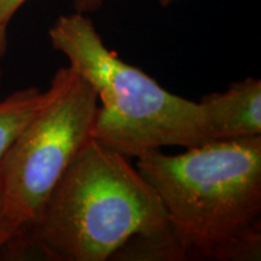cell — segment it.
Instances as JSON below:
<instances>
[{"label": "cell", "mask_w": 261, "mask_h": 261, "mask_svg": "<svg viewBox=\"0 0 261 261\" xmlns=\"http://www.w3.org/2000/svg\"><path fill=\"white\" fill-rule=\"evenodd\" d=\"M8 24L3 23L0 21V85H2V77H3V60H4L6 50H8Z\"/></svg>", "instance_id": "obj_10"}, {"label": "cell", "mask_w": 261, "mask_h": 261, "mask_svg": "<svg viewBox=\"0 0 261 261\" xmlns=\"http://www.w3.org/2000/svg\"><path fill=\"white\" fill-rule=\"evenodd\" d=\"M51 96V86L45 91L31 86L15 91L0 100V161L22 129L44 109Z\"/></svg>", "instance_id": "obj_6"}, {"label": "cell", "mask_w": 261, "mask_h": 261, "mask_svg": "<svg viewBox=\"0 0 261 261\" xmlns=\"http://www.w3.org/2000/svg\"><path fill=\"white\" fill-rule=\"evenodd\" d=\"M52 96L0 161V196L17 234L38 220L71 160L91 138L96 91L71 68L52 76Z\"/></svg>", "instance_id": "obj_4"}, {"label": "cell", "mask_w": 261, "mask_h": 261, "mask_svg": "<svg viewBox=\"0 0 261 261\" xmlns=\"http://www.w3.org/2000/svg\"><path fill=\"white\" fill-rule=\"evenodd\" d=\"M27 2L28 0H0V21L9 24L16 12Z\"/></svg>", "instance_id": "obj_8"}, {"label": "cell", "mask_w": 261, "mask_h": 261, "mask_svg": "<svg viewBox=\"0 0 261 261\" xmlns=\"http://www.w3.org/2000/svg\"><path fill=\"white\" fill-rule=\"evenodd\" d=\"M16 236H17V231L10 224L8 217H6L2 196H0V252Z\"/></svg>", "instance_id": "obj_7"}, {"label": "cell", "mask_w": 261, "mask_h": 261, "mask_svg": "<svg viewBox=\"0 0 261 261\" xmlns=\"http://www.w3.org/2000/svg\"><path fill=\"white\" fill-rule=\"evenodd\" d=\"M128 158L90 138L23 233L41 259L106 261L136 237L169 232L161 201Z\"/></svg>", "instance_id": "obj_2"}, {"label": "cell", "mask_w": 261, "mask_h": 261, "mask_svg": "<svg viewBox=\"0 0 261 261\" xmlns=\"http://www.w3.org/2000/svg\"><path fill=\"white\" fill-rule=\"evenodd\" d=\"M213 140L261 136V81L256 77L231 84L224 92L202 97Z\"/></svg>", "instance_id": "obj_5"}, {"label": "cell", "mask_w": 261, "mask_h": 261, "mask_svg": "<svg viewBox=\"0 0 261 261\" xmlns=\"http://www.w3.org/2000/svg\"><path fill=\"white\" fill-rule=\"evenodd\" d=\"M52 47L96 91L98 109L91 138L126 158L162 149L213 142L200 102L169 92L155 79L107 47L93 22L81 12L61 15L48 31Z\"/></svg>", "instance_id": "obj_3"}, {"label": "cell", "mask_w": 261, "mask_h": 261, "mask_svg": "<svg viewBox=\"0 0 261 261\" xmlns=\"http://www.w3.org/2000/svg\"><path fill=\"white\" fill-rule=\"evenodd\" d=\"M136 168L161 201L185 259L260 260L261 136L178 155L152 150Z\"/></svg>", "instance_id": "obj_1"}, {"label": "cell", "mask_w": 261, "mask_h": 261, "mask_svg": "<svg viewBox=\"0 0 261 261\" xmlns=\"http://www.w3.org/2000/svg\"><path fill=\"white\" fill-rule=\"evenodd\" d=\"M106 3V0H73L74 11L81 14H92L99 10Z\"/></svg>", "instance_id": "obj_9"}, {"label": "cell", "mask_w": 261, "mask_h": 261, "mask_svg": "<svg viewBox=\"0 0 261 261\" xmlns=\"http://www.w3.org/2000/svg\"><path fill=\"white\" fill-rule=\"evenodd\" d=\"M173 2H175V0H159L160 5H161V6H163V8H166V6L171 5Z\"/></svg>", "instance_id": "obj_11"}]
</instances>
